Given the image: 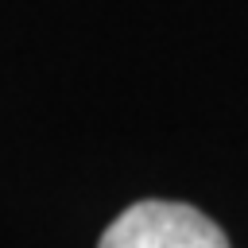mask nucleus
<instances>
[{
  "instance_id": "nucleus-1",
  "label": "nucleus",
  "mask_w": 248,
  "mask_h": 248,
  "mask_svg": "<svg viewBox=\"0 0 248 248\" xmlns=\"http://www.w3.org/2000/svg\"><path fill=\"white\" fill-rule=\"evenodd\" d=\"M105 248H225L217 221L186 202H136L105 232Z\"/></svg>"
}]
</instances>
